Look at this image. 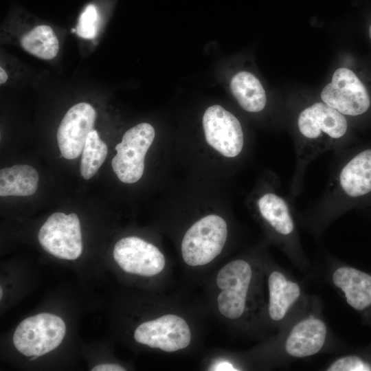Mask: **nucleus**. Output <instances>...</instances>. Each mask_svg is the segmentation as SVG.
I'll list each match as a JSON object with an SVG mask.
<instances>
[{
  "label": "nucleus",
  "mask_w": 371,
  "mask_h": 371,
  "mask_svg": "<svg viewBox=\"0 0 371 371\" xmlns=\"http://www.w3.org/2000/svg\"><path fill=\"white\" fill-rule=\"evenodd\" d=\"M296 142V167L292 179L291 191L298 194L308 164L323 153L341 150L342 139L348 131L344 115L323 102L313 103L298 115Z\"/></svg>",
  "instance_id": "obj_1"
},
{
  "label": "nucleus",
  "mask_w": 371,
  "mask_h": 371,
  "mask_svg": "<svg viewBox=\"0 0 371 371\" xmlns=\"http://www.w3.org/2000/svg\"><path fill=\"white\" fill-rule=\"evenodd\" d=\"M370 193L371 148H366L338 163L316 208L320 213L335 214Z\"/></svg>",
  "instance_id": "obj_2"
},
{
  "label": "nucleus",
  "mask_w": 371,
  "mask_h": 371,
  "mask_svg": "<svg viewBox=\"0 0 371 371\" xmlns=\"http://www.w3.org/2000/svg\"><path fill=\"white\" fill-rule=\"evenodd\" d=\"M227 237L225 221L216 214L205 216L186 232L181 243V254L190 266L210 262L222 251Z\"/></svg>",
  "instance_id": "obj_3"
},
{
  "label": "nucleus",
  "mask_w": 371,
  "mask_h": 371,
  "mask_svg": "<svg viewBox=\"0 0 371 371\" xmlns=\"http://www.w3.org/2000/svg\"><path fill=\"white\" fill-rule=\"evenodd\" d=\"M155 135L148 123H140L128 129L115 149L117 154L111 160L113 172L123 183L139 181L144 170L145 155Z\"/></svg>",
  "instance_id": "obj_4"
},
{
  "label": "nucleus",
  "mask_w": 371,
  "mask_h": 371,
  "mask_svg": "<svg viewBox=\"0 0 371 371\" xmlns=\"http://www.w3.org/2000/svg\"><path fill=\"white\" fill-rule=\"evenodd\" d=\"M38 238L46 251L60 259L76 260L82 251L80 224L75 213L50 215L41 227Z\"/></svg>",
  "instance_id": "obj_5"
},
{
  "label": "nucleus",
  "mask_w": 371,
  "mask_h": 371,
  "mask_svg": "<svg viewBox=\"0 0 371 371\" xmlns=\"http://www.w3.org/2000/svg\"><path fill=\"white\" fill-rule=\"evenodd\" d=\"M320 97L322 102L344 116L362 115L371 103L363 84L352 71L344 67L334 72L331 82L324 87Z\"/></svg>",
  "instance_id": "obj_6"
},
{
  "label": "nucleus",
  "mask_w": 371,
  "mask_h": 371,
  "mask_svg": "<svg viewBox=\"0 0 371 371\" xmlns=\"http://www.w3.org/2000/svg\"><path fill=\"white\" fill-rule=\"evenodd\" d=\"M251 279V267L243 260L231 261L218 271L216 284L222 291L217 302L218 311L224 317L238 319L244 313Z\"/></svg>",
  "instance_id": "obj_7"
},
{
  "label": "nucleus",
  "mask_w": 371,
  "mask_h": 371,
  "mask_svg": "<svg viewBox=\"0 0 371 371\" xmlns=\"http://www.w3.org/2000/svg\"><path fill=\"white\" fill-rule=\"evenodd\" d=\"M207 144L226 157H235L243 150L244 135L238 120L220 105L208 107L203 116Z\"/></svg>",
  "instance_id": "obj_8"
},
{
  "label": "nucleus",
  "mask_w": 371,
  "mask_h": 371,
  "mask_svg": "<svg viewBox=\"0 0 371 371\" xmlns=\"http://www.w3.org/2000/svg\"><path fill=\"white\" fill-rule=\"evenodd\" d=\"M134 338L137 342L150 348L175 352L190 344L191 333L185 319L167 314L141 324L135 330Z\"/></svg>",
  "instance_id": "obj_9"
},
{
  "label": "nucleus",
  "mask_w": 371,
  "mask_h": 371,
  "mask_svg": "<svg viewBox=\"0 0 371 371\" xmlns=\"http://www.w3.org/2000/svg\"><path fill=\"white\" fill-rule=\"evenodd\" d=\"M113 258L125 272L143 276L159 273L166 263L157 247L136 236L118 240L113 249Z\"/></svg>",
  "instance_id": "obj_10"
},
{
  "label": "nucleus",
  "mask_w": 371,
  "mask_h": 371,
  "mask_svg": "<svg viewBox=\"0 0 371 371\" xmlns=\"http://www.w3.org/2000/svg\"><path fill=\"white\" fill-rule=\"evenodd\" d=\"M95 118V109L86 102L78 103L67 111L57 131L58 145L64 158L74 159L82 153Z\"/></svg>",
  "instance_id": "obj_11"
},
{
  "label": "nucleus",
  "mask_w": 371,
  "mask_h": 371,
  "mask_svg": "<svg viewBox=\"0 0 371 371\" xmlns=\"http://www.w3.org/2000/svg\"><path fill=\"white\" fill-rule=\"evenodd\" d=\"M332 280L348 304L371 325V273L346 265L333 272Z\"/></svg>",
  "instance_id": "obj_12"
},
{
  "label": "nucleus",
  "mask_w": 371,
  "mask_h": 371,
  "mask_svg": "<svg viewBox=\"0 0 371 371\" xmlns=\"http://www.w3.org/2000/svg\"><path fill=\"white\" fill-rule=\"evenodd\" d=\"M327 336L326 324L310 315L295 324L286 337L284 349L293 357L304 358L318 353Z\"/></svg>",
  "instance_id": "obj_13"
},
{
  "label": "nucleus",
  "mask_w": 371,
  "mask_h": 371,
  "mask_svg": "<svg viewBox=\"0 0 371 371\" xmlns=\"http://www.w3.org/2000/svg\"><path fill=\"white\" fill-rule=\"evenodd\" d=\"M262 218L284 239L291 238L295 232V224L291 205L284 196L275 192H267L257 200Z\"/></svg>",
  "instance_id": "obj_14"
},
{
  "label": "nucleus",
  "mask_w": 371,
  "mask_h": 371,
  "mask_svg": "<svg viewBox=\"0 0 371 371\" xmlns=\"http://www.w3.org/2000/svg\"><path fill=\"white\" fill-rule=\"evenodd\" d=\"M268 287L269 316L274 321L282 320L300 298L301 288L278 271L269 275Z\"/></svg>",
  "instance_id": "obj_15"
},
{
  "label": "nucleus",
  "mask_w": 371,
  "mask_h": 371,
  "mask_svg": "<svg viewBox=\"0 0 371 371\" xmlns=\"http://www.w3.org/2000/svg\"><path fill=\"white\" fill-rule=\"evenodd\" d=\"M230 89L239 105L247 112L258 113L266 106L267 95L262 84L248 71L236 74L230 81Z\"/></svg>",
  "instance_id": "obj_16"
},
{
  "label": "nucleus",
  "mask_w": 371,
  "mask_h": 371,
  "mask_svg": "<svg viewBox=\"0 0 371 371\" xmlns=\"http://www.w3.org/2000/svg\"><path fill=\"white\" fill-rule=\"evenodd\" d=\"M38 174L29 165H14L0 170V196H30L37 190Z\"/></svg>",
  "instance_id": "obj_17"
},
{
  "label": "nucleus",
  "mask_w": 371,
  "mask_h": 371,
  "mask_svg": "<svg viewBox=\"0 0 371 371\" xmlns=\"http://www.w3.org/2000/svg\"><path fill=\"white\" fill-rule=\"evenodd\" d=\"M21 47L28 53L44 60L54 58L59 50L58 40L51 27L40 25L21 39Z\"/></svg>",
  "instance_id": "obj_18"
},
{
  "label": "nucleus",
  "mask_w": 371,
  "mask_h": 371,
  "mask_svg": "<svg viewBox=\"0 0 371 371\" xmlns=\"http://www.w3.org/2000/svg\"><path fill=\"white\" fill-rule=\"evenodd\" d=\"M108 153L106 144L100 139L96 130L88 135L80 164L81 176L86 180L93 177L104 161Z\"/></svg>",
  "instance_id": "obj_19"
},
{
  "label": "nucleus",
  "mask_w": 371,
  "mask_h": 371,
  "mask_svg": "<svg viewBox=\"0 0 371 371\" xmlns=\"http://www.w3.org/2000/svg\"><path fill=\"white\" fill-rule=\"evenodd\" d=\"M328 371H371V359L359 355L340 357L327 368Z\"/></svg>",
  "instance_id": "obj_20"
},
{
  "label": "nucleus",
  "mask_w": 371,
  "mask_h": 371,
  "mask_svg": "<svg viewBox=\"0 0 371 371\" xmlns=\"http://www.w3.org/2000/svg\"><path fill=\"white\" fill-rule=\"evenodd\" d=\"M98 14L96 7L88 5L80 14L76 27L78 35L87 39L93 38L97 33Z\"/></svg>",
  "instance_id": "obj_21"
},
{
  "label": "nucleus",
  "mask_w": 371,
  "mask_h": 371,
  "mask_svg": "<svg viewBox=\"0 0 371 371\" xmlns=\"http://www.w3.org/2000/svg\"><path fill=\"white\" fill-rule=\"evenodd\" d=\"M124 368L117 364L104 363L94 366L91 371H124Z\"/></svg>",
  "instance_id": "obj_22"
},
{
  "label": "nucleus",
  "mask_w": 371,
  "mask_h": 371,
  "mask_svg": "<svg viewBox=\"0 0 371 371\" xmlns=\"http://www.w3.org/2000/svg\"><path fill=\"white\" fill-rule=\"evenodd\" d=\"M212 370H218V371H234V370H238L237 369H235V368L232 366V363L229 362H219L216 363L212 368L211 369Z\"/></svg>",
  "instance_id": "obj_23"
},
{
  "label": "nucleus",
  "mask_w": 371,
  "mask_h": 371,
  "mask_svg": "<svg viewBox=\"0 0 371 371\" xmlns=\"http://www.w3.org/2000/svg\"><path fill=\"white\" fill-rule=\"evenodd\" d=\"M8 79V74L5 69L1 67H0V83L1 85L5 83Z\"/></svg>",
  "instance_id": "obj_24"
},
{
  "label": "nucleus",
  "mask_w": 371,
  "mask_h": 371,
  "mask_svg": "<svg viewBox=\"0 0 371 371\" xmlns=\"http://www.w3.org/2000/svg\"><path fill=\"white\" fill-rule=\"evenodd\" d=\"M2 294H3V290H2V287L1 286L0 287V298L1 299L2 298Z\"/></svg>",
  "instance_id": "obj_25"
},
{
  "label": "nucleus",
  "mask_w": 371,
  "mask_h": 371,
  "mask_svg": "<svg viewBox=\"0 0 371 371\" xmlns=\"http://www.w3.org/2000/svg\"><path fill=\"white\" fill-rule=\"evenodd\" d=\"M32 357H33L30 358V360H31V361L34 360V359H37V358L38 357V356H36V355L32 356Z\"/></svg>",
  "instance_id": "obj_26"
},
{
  "label": "nucleus",
  "mask_w": 371,
  "mask_h": 371,
  "mask_svg": "<svg viewBox=\"0 0 371 371\" xmlns=\"http://www.w3.org/2000/svg\"><path fill=\"white\" fill-rule=\"evenodd\" d=\"M369 35H370V37L371 38V25H370V27L369 28Z\"/></svg>",
  "instance_id": "obj_27"
}]
</instances>
